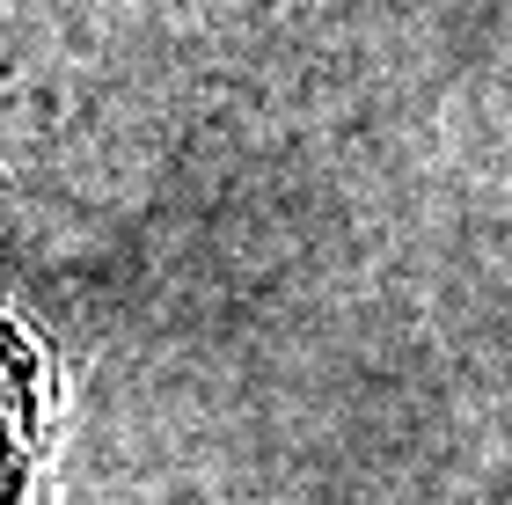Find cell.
Listing matches in <instances>:
<instances>
[{"mask_svg":"<svg viewBox=\"0 0 512 505\" xmlns=\"http://www.w3.org/2000/svg\"><path fill=\"white\" fill-rule=\"evenodd\" d=\"M44 432V359L8 315H0V447H22Z\"/></svg>","mask_w":512,"mask_h":505,"instance_id":"1","label":"cell"},{"mask_svg":"<svg viewBox=\"0 0 512 505\" xmlns=\"http://www.w3.org/2000/svg\"><path fill=\"white\" fill-rule=\"evenodd\" d=\"M30 491V462H22V447H0V505H22Z\"/></svg>","mask_w":512,"mask_h":505,"instance_id":"2","label":"cell"}]
</instances>
